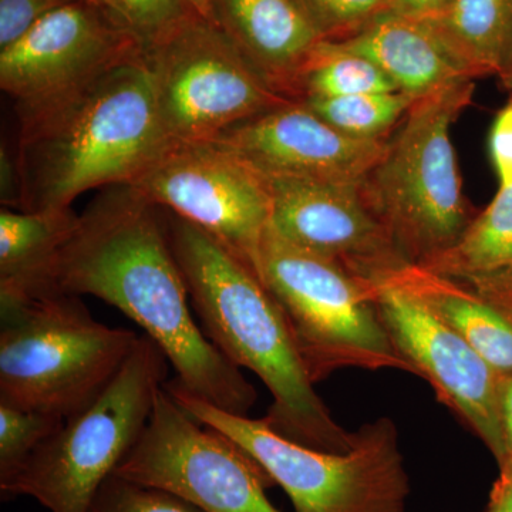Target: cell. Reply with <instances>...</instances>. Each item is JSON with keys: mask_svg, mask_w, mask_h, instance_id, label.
<instances>
[{"mask_svg": "<svg viewBox=\"0 0 512 512\" xmlns=\"http://www.w3.org/2000/svg\"><path fill=\"white\" fill-rule=\"evenodd\" d=\"M387 140L346 136L301 101L237 124L215 138L265 177L359 185L379 163Z\"/></svg>", "mask_w": 512, "mask_h": 512, "instance_id": "15", "label": "cell"}, {"mask_svg": "<svg viewBox=\"0 0 512 512\" xmlns=\"http://www.w3.org/2000/svg\"><path fill=\"white\" fill-rule=\"evenodd\" d=\"M113 474L180 495L205 512H279L266 497L275 483L264 468L224 433L195 420L164 386L146 429Z\"/></svg>", "mask_w": 512, "mask_h": 512, "instance_id": "10", "label": "cell"}, {"mask_svg": "<svg viewBox=\"0 0 512 512\" xmlns=\"http://www.w3.org/2000/svg\"><path fill=\"white\" fill-rule=\"evenodd\" d=\"M140 50L116 19L72 0L0 50V87L16 109H25L69 92Z\"/></svg>", "mask_w": 512, "mask_h": 512, "instance_id": "13", "label": "cell"}, {"mask_svg": "<svg viewBox=\"0 0 512 512\" xmlns=\"http://www.w3.org/2000/svg\"><path fill=\"white\" fill-rule=\"evenodd\" d=\"M394 348L436 392L439 402L473 431L497 463L507 457L498 380L487 362L420 302L387 282H370Z\"/></svg>", "mask_w": 512, "mask_h": 512, "instance_id": "12", "label": "cell"}, {"mask_svg": "<svg viewBox=\"0 0 512 512\" xmlns=\"http://www.w3.org/2000/svg\"><path fill=\"white\" fill-rule=\"evenodd\" d=\"M212 12L266 83L298 101L306 66L325 40L298 0H212Z\"/></svg>", "mask_w": 512, "mask_h": 512, "instance_id": "16", "label": "cell"}, {"mask_svg": "<svg viewBox=\"0 0 512 512\" xmlns=\"http://www.w3.org/2000/svg\"><path fill=\"white\" fill-rule=\"evenodd\" d=\"M380 281L420 302L466 340L498 376L512 375V322L473 289L414 262L394 269Z\"/></svg>", "mask_w": 512, "mask_h": 512, "instance_id": "18", "label": "cell"}, {"mask_svg": "<svg viewBox=\"0 0 512 512\" xmlns=\"http://www.w3.org/2000/svg\"><path fill=\"white\" fill-rule=\"evenodd\" d=\"M421 20L473 79L503 73L512 55V0H451Z\"/></svg>", "mask_w": 512, "mask_h": 512, "instance_id": "20", "label": "cell"}, {"mask_svg": "<svg viewBox=\"0 0 512 512\" xmlns=\"http://www.w3.org/2000/svg\"><path fill=\"white\" fill-rule=\"evenodd\" d=\"M330 42L375 63L399 92L414 99L463 80H476L451 56L426 22L393 10L355 35Z\"/></svg>", "mask_w": 512, "mask_h": 512, "instance_id": "17", "label": "cell"}, {"mask_svg": "<svg viewBox=\"0 0 512 512\" xmlns=\"http://www.w3.org/2000/svg\"><path fill=\"white\" fill-rule=\"evenodd\" d=\"M133 187H111L82 215L49 278L52 292L90 295L134 320L174 367V383L222 412L247 416L258 393L192 318L165 220Z\"/></svg>", "mask_w": 512, "mask_h": 512, "instance_id": "1", "label": "cell"}, {"mask_svg": "<svg viewBox=\"0 0 512 512\" xmlns=\"http://www.w3.org/2000/svg\"><path fill=\"white\" fill-rule=\"evenodd\" d=\"M89 512H205L180 495L111 474Z\"/></svg>", "mask_w": 512, "mask_h": 512, "instance_id": "25", "label": "cell"}, {"mask_svg": "<svg viewBox=\"0 0 512 512\" xmlns=\"http://www.w3.org/2000/svg\"><path fill=\"white\" fill-rule=\"evenodd\" d=\"M164 387L195 420L244 448L295 512H406L410 478L390 417L363 424L348 453H328L286 439L264 419L222 412L173 380Z\"/></svg>", "mask_w": 512, "mask_h": 512, "instance_id": "6", "label": "cell"}, {"mask_svg": "<svg viewBox=\"0 0 512 512\" xmlns=\"http://www.w3.org/2000/svg\"><path fill=\"white\" fill-rule=\"evenodd\" d=\"M500 474L491 490L484 512H512V457L507 456L501 463Z\"/></svg>", "mask_w": 512, "mask_h": 512, "instance_id": "31", "label": "cell"}, {"mask_svg": "<svg viewBox=\"0 0 512 512\" xmlns=\"http://www.w3.org/2000/svg\"><path fill=\"white\" fill-rule=\"evenodd\" d=\"M79 224L70 210L0 212V302L49 293L57 256Z\"/></svg>", "mask_w": 512, "mask_h": 512, "instance_id": "19", "label": "cell"}, {"mask_svg": "<svg viewBox=\"0 0 512 512\" xmlns=\"http://www.w3.org/2000/svg\"><path fill=\"white\" fill-rule=\"evenodd\" d=\"M128 187L204 229L248 265L271 222L264 177L217 141L165 148Z\"/></svg>", "mask_w": 512, "mask_h": 512, "instance_id": "11", "label": "cell"}, {"mask_svg": "<svg viewBox=\"0 0 512 512\" xmlns=\"http://www.w3.org/2000/svg\"><path fill=\"white\" fill-rule=\"evenodd\" d=\"M498 404L505 450L512 457V375L500 376L498 380Z\"/></svg>", "mask_w": 512, "mask_h": 512, "instance_id": "32", "label": "cell"}, {"mask_svg": "<svg viewBox=\"0 0 512 512\" xmlns=\"http://www.w3.org/2000/svg\"><path fill=\"white\" fill-rule=\"evenodd\" d=\"M325 40H343L392 12L393 0H298Z\"/></svg>", "mask_w": 512, "mask_h": 512, "instance_id": "27", "label": "cell"}, {"mask_svg": "<svg viewBox=\"0 0 512 512\" xmlns=\"http://www.w3.org/2000/svg\"><path fill=\"white\" fill-rule=\"evenodd\" d=\"M474 80L421 97L360 187L370 210L414 264L450 248L474 220L451 130L473 103Z\"/></svg>", "mask_w": 512, "mask_h": 512, "instance_id": "4", "label": "cell"}, {"mask_svg": "<svg viewBox=\"0 0 512 512\" xmlns=\"http://www.w3.org/2000/svg\"><path fill=\"white\" fill-rule=\"evenodd\" d=\"M249 266L281 306L313 383L350 367L413 373L384 328L370 282L271 229Z\"/></svg>", "mask_w": 512, "mask_h": 512, "instance_id": "8", "label": "cell"}, {"mask_svg": "<svg viewBox=\"0 0 512 512\" xmlns=\"http://www.w3.org/2000/svg\"><path fill=\"white\" fill-rule=\"evenodd\" d=\"M498 77H500L501 83H503L505 89L510 90L512 93V55L510 60H508L507 66H505L503 73H501Z\"/></svg>", "mask_w": 512, "mask_h": 512, "instance_id": "36", "label": "cell"}, {"mask_svg": "<svg viewBox=\"0 0 512 512\" xmlns=\"http://www.w3.org/2000/svg\"><path fill=\"white\" fill-rule=\"evenodd\" d=\"M144 56L168 147L215 140L293 101L272 89L215 23L197 15Z\"/></svg>", "mask_w": 512, "mask_h": 512, "instance_id": "9", "label": "cell"}, {"mask_svg": "<svg viewBox=\"0 0 512 512\" xmlns=\"http://www.w3.org/2000/svg\"><path fill=\"white\" fill-rule=\"evenodd\" d=\"M451 0H393V12L412 18L426 19L437 15L450 5Z\"/></svg>", "mask_w": 512, "mask_h": 512, "instance_id": "33", "label": "cell"}, {"mask_svg": "<svg viewBox=\"0 0 512 512\" xmlns=\"http://www.w3.org/2000/svg\"><path fill=\"white\" fill-rule=\"evenodd\" d=\"M63 423L55 414L0 404V478L13 473Z\"/></svg>", "mask_w": 512, "mask_h": 512, "instance_id": "24", "label": "cell"}, {"mask_svg": "<svg viewBox=\"0 0 512 512\" xmlns=\"http://www.w3.org/2000/svg\"><path fill=\"white\" fill-rule=\"evenodd\" d=\"M121 22L143 50L180 28L194 12L183 0H113Z\"/></svg>", "mask_w": 512, "mask_h": 512, "instance_id": "26", "label": "cell"}, {"mask_svg": "<svg viewBox=\"0 0 512 512\" xmlns=\"http://www.w3.org/2000/svg\"><path fill=\"white\" fill-rule=\"evenodd\" d=\"M262 177L271 198L269 229L282 241L330 259L366 282L380 281L409 262L359 185Z\"/></svg>", "mask_w": 512, "mask_h": 512, "instance_id": "14", "label": "cell"}, {"mask_svg": "<svg viewBox=\"0 0 512 512\" xmlns=\"http://www.w3.org/2000/svg\"><path fill=\"white\" fill-rule=\"evenodd\" d=\"M16 114L18 211L70 210L94 188L133 185L168 147L144 50Z\"/></svg>", "mask_w": 512, "mask_h": 512, "instance_id": "2", "label": "cell"}, {"mask_svg": "<svg viewBox=\"0 0 512 512\" xmlns=\"http://www.w3.org/2000/svg\"><path fill=\"white\" fill-rule=\"evenodd\" d=\"M0 404L66 420L119 373L140 336L93 318L80 296L0 302Z\"/></svg>", "mask_w": 512, "mask_h": 512, "instance_id": "5", "label": "cell"}, {"mask_svg": "<svg viewBox=\"0 0 512 512\" xmlns=\"http://www.w3.org/2000/svg\"><path fill=\"white\" fill-rule=\"evenodd\" d=\"M79 2L87 3V5L93 6V8L100 9L101 12L107 13L111 18L116 19L117 22L123 25L113 0H79ZM124 28H126V26H124Z\"/></svg>", "mask_w": 512, "mask_h": 512, "instance_id": "35", "label": "cell"}, {"mask_svg": "<svg viewBox=\"0 0 512 512\" xmlns=\"http://www.w3.org/2000/svg\"><path fill=\"white\" fill-rule=\"evenodd\" d=\"M167 365L157 343L140 336L106 389L0 478L3 497L28 495L52 512H89L101 485L146 429Z\"/></svg>", "mask_w": 512, "mask_h": 512, "instance_id": "7", "label": "cell"}, {"mask_svg": "<svg viewBox=\"0 0 512 512\" xmlns=\"http://www.w3.org/2000/svg\"><path fill=\"white\" fill-rule=\"evenodd\" d=\"M399 92L396 84L366 57L323 40L306 66L299 100Z\"/></svg>", "mask_w": 512, "mask_h": 512, "instance_id": "23", "label": "cell"}, {"mask_svg": "<svg viewBox=\"0 0 512 512\" xmlns=\"http://www.w3.org/2000/svg\"><path fill=\"white\" fill-rule=\"evenodd\" d=\"M185 5L200 18L214 23V12H212V0H183Z\"/></svg>", "mask_w": 512, "mask_h": 512, "instance_id": "34", "label": "cell"}, {"mask_svg": "<svg viewBox=\"0 0 512 512\" xmlns=\"http://www.w3.org/2000/svg\"><path fill=\"white\" fill-rule=\"evenodd\" d=\"M420 266L458 282L512 268V187H500L461 237Z\"/></svg>", "mask_w": 512, "mask_h": 512, "instance_id": "21", "label": "cell"}, {"mask_svg": "<svg viewBox=\"0 0 512 512\" xmlns=\"http://www.w3.org/2000/svg\"><path fill=\"white\" fill-rule=\"evenodd\" d=\"M488 148L500 187H512V97L495 116Z\"/></svg>", "mask_w": 512, "mask_h": 512, "instance_id": "29", "label": "cell"}, {"mask_svg": "<svg viewBox=\"0 0 512 512\" xmlns=\"http://www.w3.org/2000/svg\"><path fill=\"white\" fill-rule=\"evenodd\" d=\"M461 284L473 289L512 322V268L498 274L470 279Z\"/></svg>", "mask_w": 512, "mask_h": 512, "instance_id": "30", "label": "cell"}, {"mask_svg": "<svg viewBox=\"0 0 512 512\" xmlns=\"http://www.w3.org/2000/svg\"><path fill=\"white\" fill-rule=\"evenodd\" d=\"M72 0H0V50L22 39L37 22Z\"/></svg>", "mask_w": 512, "mask_h": 512, "instance_id": "28", "label": "cell"}, {"mask_svg": "<svg viewBox=\"0 0 512 512\" xmlns=\"http://www.w3.org/2000/svg\"><path fill=\"white\" fill-rule=\"evenodd\" d=\"M416 100L410 94L390 92L308 97L301 103L346 136L383 140L392 136Z\"/></svg>", "mask_w": 512, "mask_h": 512, "instance_id": "22", "label": "cell"}, {"mask_svg": "<svg viewBox=\"0 0 512 512\" xmlns=\"http://www.w3.org/2000/svg\"><path fill=\"white\" fill-rule=\"evenodd\" d=\"M165 225L202 332L232 365L251 370L271 392L265 423L302 446L348 453L356 431L343 429L316 393L288 320L254 269L177 215L165 218Z\"/></svg>", "mask_w": 512, "mask_h": 512, "instance_id": "3", "label": "cell"}]
</instances>
